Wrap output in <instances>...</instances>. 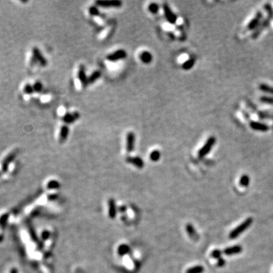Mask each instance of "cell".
<instances>
[{"label":"cell","instance_id":"obj_1","mask_svg":"<svg viewBox=\"0 0 273 273\" xmlns=\"http://www.w3.org/2000/svg\"><path fill=\"white\" fill-rule=\"evenodd\" d=\"M253 223V219L252 218H247L243 222H242L240 225H238V227H236L229 234V238L231 239H235V238H238L240 234H242L243 232H244L248 228L250 227V225Z\"/></svg>","mask_w":273,"mask_h":273},{"label":"cell","instance_id":"obj_2","mask_svg":"<svg viewBox=\"0 0 273 273\" xmlns=\"http://www.w3.org/2000/svg\"><path fill=\"white\" fill-rule=\"evenodd\" d=\"M34 63H39L42 66H46L47 65V61L43 56L41 54L40 51L37 47H34L32 51V59L31 64Z\"/></svg>","mask_w":273,"mask_h":273},{"label":"cell","instance_id":"obj_3","mask_svg":"<svg viewBox=\"0 0 273 273\" xmlns=\"http://www.w3.org/2000/svg\"><path fill=\"white\" fill-rule=\"evenodd\" d=\"M127 57L126 51L124 49H119L116 52L109 54L107 56V59L111 61H116L118 60L124 59Z\"/></svg>","mask_w":273,"mask_h":273},{"label":"cell","instance_id":"obj_4","mask_svg":"<svg viewBox=\"0 0 273 273\" xmlns=\"http://www.w3.org/2000/svg\"><path fill=\"white\" fill-rule=\"evenodd\" d=\"M97 5L102 8H119L121 6V2L118 0H111V1H97Z\"/></svg>","mask_w":273,"mask_h":273},{"label":"cell","instance_id":"obj_5","mask_svg":"<svg viewBox=\"0 0 273 273\" xmlns=\"http://www.w3.org/2000/svg\"><path fill=\"white\" fill-rule=\"evenodd\" d=\"M163 10H164L165 16H166L168 21L171 24L175 23L177 20V16L173 13V11H171V8H169L167 4H164V6H163Z\"/></svg>","mask_w":273,"mask_h":273},{"label":"cell","instance_id":"obj_6","mask_svg":"<svg viewBox=\"0 0 273 273\" xmlns=\"http://www.w3.org/2000/svg\"><path fill=\"white\" fill-rule=\"evenodd\" d=\"M135 134L133 132H129L126 137V149L128 152H132L134 149Z\"/></svg>","mask_w":273,"mask_h":273},{"label":"cell","instance_id":"obj_7","mask_svg":"<svg viewBox=\"0 0 273 273\" xmlns=\"http://www.w3.org/2000/svg\"><path fill=\"white\" fill-rule=\"evenodd\" d=\"M78 76L79 80L80 81V83H81L84 88L87 87V86L88 85V78H87V75H86L85 68L83 65H80V68H79L78 70Z\"/></svg>","mask_w":273,"mask_h":273},{"label":"cell","instance_id":"obj_8","mask_svg":"<svg viewBox=\"0 0 273 273\" xmlns=\"http://www.w3.org/2000/svg\"><path fill=\"white\" fill-rule=\"evenodd\" d=\"M80 118V113L78 111H74V112H68L63 117V121L66 124H71L75 122L76 120Z\"/></svg>","mask_w":273,"mask_h":273},{"label":"cell","instance_id":"obj_9","mask_svg":"<svg viewBox=\"0 0 273 273\" xmlns=\"http://www.w3.org/2000/svg\"><path fill=\"white\" fill-rule=\"evenodd\" d=\"M242 247L240 245H234V246L227 247L224 250V253L227 256L234 255V254L240 253L242 252Z\"/></svg>","mask_w":273,"mask_h":273},{"label":"cell","instance_id":"obj_10","mask_svg":"<svg viewBox=\"0 0 273 273\" xmlns=\"http://www.w3.org/2000/svg\"><path fill=\"white\" fill-rule=\"evenodd\" d=\"M214 142H215L214 138L209 139L208 141H207V143L204 145V147L200 150V152H199V156H200V157H202V156L207 155V154L209 152V150H210L212 146L213 145Z\"/></svg>","mask_w":273,"mask_h":273},{"label":"cell","instance_id":"obj_11","mask_svg":"<svg viewBox=\"0 0 273 273\" xmlns=\"http://www.w3.org/2000/svg\"><path fill=\"white\" fill-rule=\"evenodd\" d=\"M127 162L130 163V164H133L134 166H136L137 168L139 169H142L144 166V162L143 159L140 157L138 156H135V157H128L127 159Z\"/></svg>","mask_w":273,"mask_h":273},{"label":"cell","instance_id":"obj_12","mask_svg":"<svg viewBox=\"0 0 273 273\" xmlns=\"http://www.w3.org/2000/svg\"><path fill=\"white\" fill-rule=\"evenodd\" d=\"M69 134V128L67 125H63L61 128L59 134V141L60 143H63L67 140Z\"/></svg>","mask_w":273,"mask_h":273},{"label":"cell","instance_id":"obj_13","mask_svg":"<svg viewBox=\"0 0 273 273\" xmlns=\"http://www.w3.org/2000/svg\"><path fill=\"white\" fill-rule=\"evenodd\" d=\"M186 231H187V233H188V235L190 236V238H191V239L194 240V241L198 240V238H199L198 234H197V231H196L194 227H193V226L191 224L187 225Z\"/></svg>","mask_w":273,"mask_h":273},{"label":"cell","instance_id":"obj_14","mask_svg":"<svg viewBox=\"0 0 273 273\" xmlns=\"http://www.w3.org/2000/svg\"><path fill=\"white\" fill-rule=\"evenodd\" d=\"M16 153H17V151L15 150L11 151V152H10L5 157V159H3L2 162V169H5L6 166H8V163L11 162V160H13L14 158H15V156H16Z\"/></svg>","mask_w":273,"mask_h":273},{"label":"cell","instance_id":"obj_15","mask_svg":"<svg viewBox=\"0 0 273 273\" xmlns=\"http://www.w3.org/2000/svg\"><path fill=\"white\" fill-rule=\"evenodd\" d=\"M140 58L141 59L142 62H143L144 64H149L152 60V54L148 51H143V52L140 53Z\"/></svg>","mask_w":273,"mask_h":273},{"label":"cell","instance_id":"obj_16","mask_svg":"<svg viewBox=\"0 0 273 273\" xmlns=\"http://www.w3.org/2000/svg\"><path fill=\"white\" fill-rule=\"evenodd\" d=\"M109 216L111 219L115 218L116 216V206L113 199H110L109 200Z\"/></svg>","mask_w":273,"mask_h":273},{"label":"cell","instance_id":"obj_17","mask_svg":"<svg viewBox=\"0 0 273 273\" xmlns=\"http://www.w3.org/2000/svg\"><path fill=\"white\" fill-rule=\"evenodd\" d=\"M101 77V72L99 71H95L93 72L90 76L88 78V84H93L94 82Z\"/></svg>","mask_w":273,"mask_h":273},{"label":"cell","instance_id":"obj_18","mask_svg":"<svg viewBox=\"0 0 273 273\" xmlns=\"http://www.w3.org/2000/svg\"><path fill=\"white\" fill-rule=\"evenodd\" d=\"M130 251V247L127 244H121L118 248V253L120 256H124L128 253Z\"/></svg>","mask_w":273,"mask_h":273},{"label":"cell","instance_id":"obj_19","mask_svg":"<svg viewBox=\"0 0 273 273\" xmlns=\"http://www.w3.org/2000/svg\"><path fill=\"white\" fill-rule=\"evenodd\" d=\"M204 272V268L202 266H196L191 267L186 271V273H202Z\"/></svg>","mask_w":273,"mask_h":273},{"label":"cell","instance_id":"obj_20","mask_svg":"<svg viewBox=\"0 0 273 273\" xmlns=\"http://www.w3.org/2000/svg\"><path fill=\"white\" fill-rule=\"evenodd\" d=\"M160 156H161L160 152H159V150H155L150 152V160L152 161V162H157V161L159 160V159H160Z\"/></svg>","mask_w":273,"mask_h":273},{"label":"cell","instance_id":"obj_21","mask_svg":"<svg viewBox=\"0 0 273 273\" xmlns=\"http://www.w3.org/2000/svg\"><path fill=\"white\" fill-rule=\"evenodd\" d=\"M250 184V178L247 175H243L240 179V184L243 187H247Z\"/></svg>","mask_w":273,"mask_h":273},{"label":"cell","instance_id":"obj_22","mask_svg":"<svg viewBox=\"0 0 273 273\" xmlns=\"http://www.w3.org/2000/svg\"><path fill=\"white\" fill-rule=\"evenodd\" d=\"M148 9L151 13L156 14L159 11V6L156 3H151V4L149 5Z\"/></svg>","mask_w":273,"mask_h":273},{"label":"cell","instance_id":"obj_23","mask_svg":"<svg viewBox=\"0 0 273 273\" xmlns=\"http://www.w3.org/2000/svg\"><path fill=\"white\" fill-rule=\"evenodd\" d=\"M89 13L92 16H99L100 15L99 9H98L97 7L95 6H92L89 8Z\"/></svg>","mask_w":273,"mask_h":273},{"label":"cell","instance_id":"obj_24","mask_svg":"<svg viewBox=\"0 0 273 273\" xmlns=\"http://www.w3.org/2000/svg\"><path fill=\"white\" fill-rule=\"evenodd\" d=\"M47 188L48 189H56L59 188V183L56 180H52L48 183Z\"/></svg>","mask_w":273,"mask_h":273},{"label":"cell","instance_id":"obj_25","mask_svg":"<svg viewBox=\"0 0 273 273\" xmlns=\"http://www.w3.org/2000/svg\"><path fill=\"white\" fill-rule=\"evenodd\" d=\"M33 88H34V92L39 93L41 90H42V89H43L42 84H41L39 81L35 82V83H34V84L33 85Z\"/></svg>","mask_w":273,"mask_h":273},{"label":"cell","instance_id":"obj_26","mask_svg":"<svg viewBox=\"0 0 273 273\" xmlns=\"http://www.w3.org/2000/svg\"><path fill=\"white\" fill-rule=\"evenodd\" d=\"M34 92V88H33V86H31V84H27L25 85V87H24V93H25L31 94Z\"/></svg>","mask_w":273,"mask_h":273},{"label":"cell","instance_id":"obj_27","mask_svg":"<svg viewBox=\"0 0 273 273\" xmlns=\"http://www.w3.org/2000/svg\"><path fill=\"white\" fill-rule=\"evenodd\" d=\"M193 63H194V61H193V59L188 60V61H185V62L184 63V65H183V68H184V69H186V70L190 69V68H191L192 66H193Z\"/></svg>","mask_w":273,"mask_h":273},{"label":"cell","instance_id":"obj_28","mask_svg":"<svg viewBox=\"0 0 273 273\" xmlns=\"http://www.w3.org/2000/svg\"><path fill=\"white\" fill-rule=\"evenodd\" d=\"M221 250H213V251H212V255H211V256H212V257H213V258L219 260V259L221 258Z\"/></svg>","mask_w":273,"mask_h":273},{"label":"cell","instance_id":"obj_29","mask_svg":"<svg viewBox=\"0 0 273 273\" xmlns=\"http://www.w3.org/2000/svg\"><path fill=\"white\" fill-rule=\"evenodd\" d=\"M225 265V260L224 259L220 258L218 260V266H219V267L224 266Z\"/></svg>","mask_w":273,"mask_h":273}]
</instances>
